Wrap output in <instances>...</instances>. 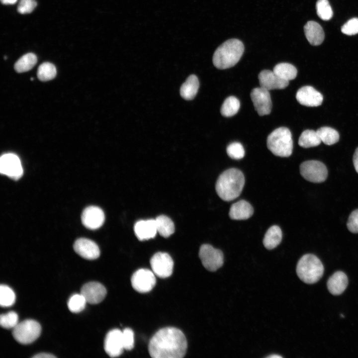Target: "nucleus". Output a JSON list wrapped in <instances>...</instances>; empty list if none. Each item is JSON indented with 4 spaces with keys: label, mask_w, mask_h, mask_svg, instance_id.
<instances>
[{
    "label": "nucleus",
    "mask_w": 358,
    "mask_h": 358,
    "mask_svg": "<svg viewBox=\"0 0 358 358\" xmlns=\"http://www.w3.org/2000/svg\"><path fill=\"white\" fill-rule=\"evenodd\" d=\"M186 349L184 335L174 327L158 330L151 339L148 346L149 354L153 358H181Z\"/></svg>",
    "instance_id": "f257e3e1"
},
{
    "label": "nucleus",
    "mask_w": 358,
    "mask_h": 358,
    "mask_svg": "<svg viewBox=\"0 0 358 358\" xmlns=\"http://www.w3.org/2000/svg\"><path fill=\"white\" fill-rule=\"evenodd\" d=\"M245 184L242 172L236 168L229 169L218 177L215 189L222 200L229 201L237 198L241 194Z\"/></svg>",
    "instance_id": "f03ea898"
},
{
    "label": "nucleus",
    "mask_w": 358,
    "mask_h": 358,
    "mask_svg": "<svg viewBox=\"0 0 358 358\" xmlns=\"http://www.w3.org/2000/svg\"><path fill=\"white\" fill-rule=\"evenodd\" d=\"M244 46L237 39H229L219 46L214 53L212 61L217 69L223 70L235 66L241 59Z\"/></svg>",
    "instance_id": "7ed1b4c3"
},
{
    "label": "nucleus",
    "mask_w": 358,
    "mask_h": 358,
    "mask_svg": "<svg viewBox=\"0 0 358 358\" xmlns=\"http://www.w3.org/2000/svg\"><path fill=\"white\" fill-rule=\"evenodd\" d=\"M324 266L320 260L313 254H306L298 261L296 273L299 278L306 283L317 282L323 276Z\"/></svg>",
    "instance_id": "20e7f679"
},
{
    "label": "nucleus",
    "mask_w": 358,
    "mask_h": 358,
    "mask_svg": "<svg viewBox=\"0 0 358 358\" xmlns=\"http://www.w3.org/2000/svg\"><path fill=\"white\" fill-rule=\"evenodd\" d=\"M268 149L274 155L280 157L290 156L293 150V141L290 131L281 127L274 130L267 138Z\"/></svg>",
    "instance_id": "39448f33"
},
{
    "label": "nucleus",
    "mask_w": 358,
    "mask_h": 358,
    "mask_svg": "<svg viewBox=\"0 0 358 358\" xmlns=\"http://www.w3.org/2000/svg\"><path fill=\"white\" fill-rule=\"evenodd\" d=\"M41 331V327L38 322L28 319L18 323L13 329L12 335L19 343L26 345L35 341Z\"/></svg>",
    "instance_id": "423d86ee"
},
{
    "label": "nucleus",
    "mask_w": 358,
    "mask_h": 358,
    "mask_svg": "<svg viewBox=\"0 0 358 358\" xmlns=\"http://www.w3.org/2000/svg\"><path fill=\"white\" fill-rule=\"evenodd\" d=\"M301 176L307 180L312 182H321L327 179L328 171L322 162L310 160L302 163L300 166Z\"/></svg>",
    "instance_id": "0eeeda50"
},
{
    "label": "nucleus",
    "mask_w": 358,
    "mask_h": 358,
    "mask_svg": "<svg viewBox=\"0 0 358 358\" xmlns=\"http://www.w3.org/2000/svg\"><path fill=\"white\" fill-rule=\"evenodd\" d=\"M199 257L203 266L209 271H215L223 264V254L222 251L209 244L201 245Z\"/></svg>",
    "instance_id": "6e6552de"
},
{
    "label": "nucleus",
    "mask_w": 358,
    "mask_h": 358,
    "mask_svg": "<svg viewBox=\"0 0 358 358\" xmlns=\"http://www.w3.org/2000/svg\"><path fill=\"white\" fill-rule=\"evenodd\" d=\"M133 288L140 293L151 291L156 282L155 274L152 270L141 268L136 271L131 278Z\"/></svg>",
    "instance_id": "1a4fd4ad"
},
{
    "label": "nucleus",
    "mask_w": 358,
    "mask_h": 358,
    "mask_svg": "<svg viewBox=\"0 0 358 358\" xmlns=\"http://www.w3.org/2000/svg\"><path fill=\"white\" fill-rule=\"evenodd\" d=\"M152 271L155 275L161 278L170 276L173 272L174 262L167 253L158 252L150 260Z\"/></svg>",
    "instance_id": "9d476101"
},
{
    "label": "nucleus",
    "mask_w": 358,
    "mask_h": 358,
    "mask_svg": "<svg viewBox=\"0 0 358 358\" xmlns=\"http://www.w3.org/2000/svg\"><path fill=\"white\" fill-rule=\"evenodd\" d=\"M0 172L11 179H18L23 173L19 158L12 153L2 155L0 160Z\"/></svg>",
    "instance_id": "9b49d317"
},
{
    "label": "nucleus",
    "mask_w": 358,
    "mask_h": 358,
    "mask_svg": "<svg viewBox=\"0 0 358 358\" xmlns=\"http://www.w3.org/2000/svg\"><path fill=\"white\" fill-rule=\"evenodd\" d=\"M250 95L255 109L260 115L270 113L272 103L269 90L261 87L256 88L252 90Z\"/></svg>",
    "instance_id": "f8f14e48"
},
{
    "label": "nucleus",
    "mask_w": 358,
    "mask_h": 358,
    "mask_svg": "<svg viewBox=\"0 0 358 358\" xmlns=\"http://www.w3.org/2000/svg\"><path fill=\"white\" fill-rule=\"evenodd\" d=\"M104 348L106 354L110 357L120 356L124 350L122 331L114 329L109 331L105 338Z\"/></svg>",
    "instance_id": "ddd939ff"
},
{
    "label": "nucleus",
    "mask_w": 358,
    "mask_h": 358,
    "mask_svg": "<svg viewBox=\"0 0 358 358\" xmlns=\"http://www.w3.org/2000/svg\"><path fill=\"white\" fill-rule=\"evenodd\" d=\"M83 224L88 229L95 230L100 227L104 223L105 216L102 210L95 206L86 208L81 216Z\"/></svg>",
    "instance_id": "4468645a"
},
{
    "label": "nucleus",
    "mask_w": 358,
    "mask_h": 358,
    "mask_svg": "<svg viewBox=\"0 0 358 358\" xmlns=\"http://www.w3.org/2000/svg\"><path fill=\"white\" fill-rule=\"evenodd\" d=\"M81 294L84 296L88 303L95 304L103 300L106 294V289L99 282H90L82 286Z\"/></svg>",
    "instance_id": "2eb2a0df"
},
{
    "label": "nucleus",
    "mask_w": 358,
    "mask_h": 358,
    "mask_svg": "<svg viewBox=\"0 0 358 358\" xmlns=\"http://www.w3.org/2000/svg\"><path fill=\"white\" fill-rule=\"evenodd\" d=\"M298 102L306 106L320 105L323 101L322 94L311 86H306L299 89L296 94Z\"/></svg>",
    "instance_id": "dca6fc26"
},
{
    "label": "nucleus",
    "mask_w": 358,
    "mask_h": 358,
    "mask_svg": "<svg viewBox=\"0 0 358 358\" xmlns=\"http://www.w3.org/2000/svg\"><path fill=\"white\" fill-rule=\"evenodd\" d=\"M260 87L268 90H281L286 88L289 82L276 75L273 71L268 70L262 71L258 76Z\"/></svg>",
    "instance_id": "f3484780"
},
{
    "label": "nucleus",
    "mask_w": 358,
    "mask_h": 358,
    "mask_svg": "<svg viewBox=\"0 0 358 358\" xmlns=\"http://www.w3.org/2000/svg\"><path fill=\"white\" fill-rule=\"evenodd\" d=\"M75 251L82 258L87 260H94L100 255L99 249L93 241L86 238H80L74 243Z\"/></svg>",
    "instance_id": "a211bd4d"
},
{
    "label": "nucleus",
    "mask_w": 358,
    "mask_h": 358,
    "mask_svg": "<svg viewBox=\"0 0 358 358\" xmlns=\"http://www.w3.org/2000/svg\"><path fill=\"white\" fill-rule=\"evenodd\" d=\"M134 231L140 241L147 240L155 237L157 230L155 219L141 220L134 225Z\"/></svg>",
    "instance_id": "6ab92c4d"
},
{
    "label": "nucleus",
    "mask_w": 358,
    "mask_h": 358,
    "mask_svg": "<svg viewBox=\"0 0 358 358\" xmlns=\"http://www.w3.org/2000/svg\"><path fill=\"white\" fill-rule=\"evenodd\" d=\"M253 212L252 205L248 201L241 200L231 206L229 215L233 220H246L251 217Z\"/></svg>",
    "instance_id": "aec40b11"
},
{
    "label": "nucleus",
    "mask_w": 358,
    "mask_h": 358,
    "mask_svg": "<svg viewBox=\"0 0 358 358\" xmlns=\"http://www.w3.org/2000/svg\"><path fill=\"white\" fill-rule=\"evenodd\" d=\"M348 284V279L347 275L342 271H338L329 277L327 285L331 294L338 295L345 291Z\"/></svg>",
    "instance_id": "412c9836"
},
{
    "label": "nucleus",
    "mask_w": 358,
    "mask_h": 358,
    "mask_svg": "<svg viewBox=\"0 0 358 358\" xmlns=\"http://www.w3.org/2000/svg\"><path fill=\"white\" fill-rule=\"evenodd\" d=\"M305 36L312 45L321 44L324 39V32L322 27L314 21H308L304 26Z\"/></svg>",
    "instance_id": "4be33fe9"
},
{
    "label": "nucleus",
    "mask_w": 358,
    "mask_h": 358,
    "mask_svg": "<svg viewBox=\"0 0 358 358\" xmlns=\"http://www.w3.org/2000/svg\"><path fill=\"white\" fill-rule=\"evenodd\" d=\"M199 86L197 77L194 75L189 76L180 87L181 96L186 100L192 99L197 93Z\"/></svg>",
    "instance_id": "5701e85b"
},
{
    "label": "nucleus",
    "mask_w": 358,
    "mask_h": 358,
    "mask_svg": "<svg viewBox=\"0 0 358 358\" xmlns=\"http://www.w3.org/2000/svg\"><path fill=\"white\" fill-rule=\"evenodd\" d=\"M282 240V232L277 225L271 226L266 232L263 244L266 248L271 250L277 247Z\"/></svg>",
    "instance_id": "b1692460"
},
{
    "label": "nucleus",
    "mask_w": 358,
    "mask_h": 358,
    "mask_svg": "<svg viewBox=\"0 0 358 358\" xmlns=\"http://www.w3.org/2000/svg\"><path fill=\"white\" fill-rule=\"evenodd\" d=\"M157 232L162 236L167 238L175 232V225L173 221L168 216L160 215L155 219Z\"/></svg>",
    "instance_id": "393cba45"
},
{
    "label": "nucleus",
    "mask_w": 358,
    "mask_h": 358,
    "mask_svg": "<svg viewBox=\"0 0 358 358\" xmlns=\"http://www.w3.org/2000/svg\"><path fill=\"white\" fill-rule=\"evenodd\" d=\"M273 72L281 79L289 81L294 79L297 74L296 68L292 64L281 63L275 66Z\"/></svg>",
    "instance_id": "a878e982"
},
{
    "label": "nucleus",
    "mask_w": 358,
    "mask_h": 358,
    "mask_svg": "<svg viewBox=\"0 0 358 358\" xmlns=\"http://www.w3.org/2000/svg\"><path fill=\"white\" fill-rule=\"evenodd\" d=\"M321 142V140L317 132L313 130H306L300 135L298 144L303 148H310L317 146Z\"/></svg>",
    "instance_id": "bb28decb"
},
{
    "label": "nucleus",
    "mask_w": 358,
    "mask_h": 358,
    "mask_svg": "<svg viewBox=\"0 0 358 358\" xmlns=\"http://www.w3.org/2000/svg\"><path fill=\"white\" fill-rule=\"evenodd\" d=\"M37 58L32 53H27L19 58L14 64V69L17 73H23L30 70L36 64Z\"/></svg>",
    "instance_id": "cd10ccee"
},
{
    "label": "nucleus",
    "mask_w": 358,
    "mask_h": 358,
    "mask_svg": "<svg viewBox=\"0 0 358 358\" xmlns=\"http://www.w3.org/2000/svg\"><path fill=\"white\" fill-rule=\"evenodd\" d=\"M240 106L239 99L234 96H230L226 98L223 102L220 112L225 117H231L238 112Z\"/></svg>",
    "instance_id": "c85d7f7f"
},
{
    "label": "nucleus",
    "mask_w": 358,
    "mask_h": 358,
    "mask_svg": "<svg viewBox=\"0 0 358 358\" xmlns=\"http://www.w3.org/2000/svg\"><path fill=\"white\" fill-rule=\"evenodd\" d=\"M321 140L325 144L331 145L337 143L339 139V134L334 129L329 127H322L317 130Z\"/></svg>",
    "instance_id": "c756f323"
},
{
    "label": "nucleus",
    "mask_w": 358,
    "mask_h": 358,
    "mask_svg": "<svg viewBox=\"0 0 358 358\" xmlns=\"http://www.w3.org/2000/svg\"><path fill=\"white\" fill-rule=\"evenodd\" d=\"M56 73V67L53 64L45 62L39 66L37 75L39 80L46 82L53 79Z\"/></svg>",
    "instance_id": "7c9ffc66"
},
{
    "label": "nucleus",
    "mask_w": 358,
    "mask_h": 358,
    "mask_svg": "<svg viewBox=\"0 0 358 358\" xmlns=\"http://www.w3.org/2000/svg\"><path fill=\"white\" fill-rule=\"evenodd\" d=\"M15 301V295L8 286L1 284L0 286V304L2 307L12 305Z\"/></svg>",
    "instance_id": "2f4dec72"
},
{
    "label": "nucleus",
    "mask_w": 358,
    "mask_h": 358,
    "mask_svg": "<svg viewBox=\"0 0 358 358\" xmlns=\"http://www.w3.org/2000/svg\"><path fill=\"white\" fill-rule=\"evenodd\" d=\"M87 303L82 294H74L68 301V307L73 313H79L84 309Z\"/></svg>",
    "instance_id": "473e14b6"
},
{
    "label": "nucleus",
    "mask_w": 358,
    "mask_h": 358,
    "mask_svg": "<svg viewBox=\"0 0 358 358\" xmlns=\"http://www.w3.org/2000/svg\"><path fill=\"white\" fill-rule=\"evenodd\" d=\"M316 8L317 15L322 20H328L333 16V10L328 0H318Z\"/></svg>",
    "instance_id": "72a5a7b5"
},
{
    "label": "nucleus",
    "mask_w": 358,
    "mask_h": 358,
    "mask_svg": "<svg viewBox=\"0 0 358 358\" xmlns=\"http://www.w3.org/2000/svg\"><path fill=\"white\" fill-rule=\"evenodd\" d=\"M18 317L14 311L2 314L0 316V326L5 329H13L18 323Z\"/></svg>",
    "instance_id": "f704fd0d"
},
{
    "label": "nucleus",
    "mask_w": 358,
    "mask_h": 358,
    "mask_svg": "<svg viewBox=\"0 0 358 358\" xmlns=\"http://www.w3.org/2000/svg\"><path fill=\"white\" fill-rule=\"evenodd\" d=\"M228 155L232 159L239 160L245 155V150L242 145L237 142L230 143L226 148Z\"/></svg>",
    "instance_id": "c9c22d12"
},
{
    "label": "nucleus",
    "mask_w": 358,
    "mask_h": 358,
    "mask_svg": "<svg viewBox=\"0 0 358 358\" xmlns=\"http://www.w3.org/2000/svg\"><path fill=\"white\" fill-rule=\"evenodd\" d=\"M341 31L348 35L358 33V18L355 17L349 20L342 26Z\"/></svg>",
    "instance_id": "e433bc0d"
},
{
    "label": "nucleus",
    "mask_w": 358,
    "mask_h": 358,
    "mask_svg": "<svg viewBox=\"0 0 358 358\" xmlns=\"http://www.w3.org/2000/svg\"><path fill=\"white\" fill-rule=\"evenodd\" d=\"M122 332L124 348L126 350H132L134 345V333L132 329L126 328Z\"/></svg>",
    "instance_id": "4c0bfd02"
},
{
    "label": "nucleus",
    "mask_w": 358,
    "mask_h": 358,
    "mask_svg": "<svg viewBox=\"0 0 358 358\" xmlns=\"http://www.w3.org/2000/svg\"><path fill=\"white\" fill-rule=\"evenodd\" d=\"M37 5L35 0H20L17 11L21 14H27L33 11Z\"/></svg>",
    "instance_id": "58836bf2"
},
{
    "label": "nucleus",
    "mask_w": 358,
    "mask_h": 358,
    "mask_svg": "<svg viewBox=\"0 0 358 358\" xmlns=\"http://www.w3.org/2000/svg\"><path fill=\"white\" fill-rule=\"evenodd\" d=\"M347 225L350 232L358 233V209L353 211L351 213Z\"/></svg>",
    "instance_id": "ea45409f"
},
{
    "label": "nucleus",
    "mask_w": 358,
    "mask_h": 358,
    "mask_svg": "<svg viewBox=\"0 0 358 358\" xmlns=\"http://www.w3.org/2000/svg\"><path fill=\"white\" fill-rule=\"evenodd\" d=\"M353 164L356 172L358 173V148L356 149L354 154Z\"/></svg>",
    "instance_id": "a19ab883"
},
{
    "label": "nucleus",
    "mask_w": 358,
    "mask_h": 358,
    "mask_svg": "<svg viewBox=\"0 0 358 358\" xmlns=\"http://www.w3.org/2000/svg\"><path fill=\"white\" fill-rule=\"evenodd\" d=\"M34 358H53L56 357L53 355L48 353H40L33 357Z\"/></svg>",
    "instance_id": "79ce46f5"
},
{
    "label": "nucleus",
    "mask_w": 358,
    "mask_h": 358,
    "mask_svg": "<svg viewBox=\"0 0 358 358\" xmlns=\"http://www.w3.org/2000/svg\"><path fill=\"white\" fill-rule=\"evenodd\" d=\"M17 0H0L2 3L4 4H13Z\"/></svg>",
    "instance_id": "37998d69"
},
{
    "label": "nucleus",
    "mask_w": 358,
    "mask_h": 358,
    "mask_svg": "<svg viewBox=\"0 0 358 358\" xmlns=\"http://www.w3.org/2000/svg\"><path fill=\"white\" fill-rule=\"evenodd\" d=\"M268 357L270 358H281V356L277 355H272L271 356H269Z\"/></svg>",
    "instance_id": "c03bdc74"
}]
</instances>
